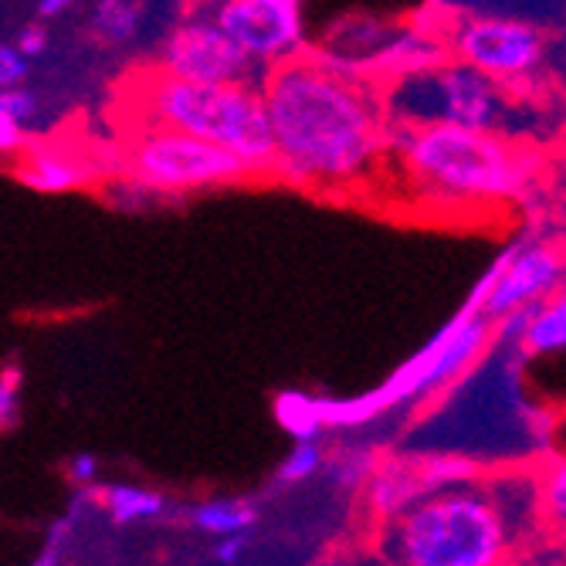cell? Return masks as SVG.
I'll return each mask as SVG.
<instances>
[{
    "label": "cell",
    "mask_w": 566,
    "mask_h": 566,
    "mask_svg": "<svg viewBox=\"0 0 566 566\" xmlns=\"http://www.w3.org/2000/svg\"><path fill=\"white\" fill-rule=\"evenodd\" d=\"M259 88L275 180L316 197H343L380 177L390 157L384 85L295 48L269 62Z\"/></svg>",
    "instance_id": "1"
},
{
    "label": "cell",
    "mask_w": 566,
    "mask_h": 566,
    "mask_svg": "<svg viewBox=\"0 0 566 566\" xmlns=\"http://www.w3.org/2000/svg\"><path fill=\"white\" fill-rule=\"evenodd\" d=\"M536 509L509 502L502 482L485 472L472 482L444 485L384 520L380 556L407 566H499L523 546L520 520Z\"/></svg>",
    "instance_id": "2"
},
{
    "label": "cell",
    "mask_w": 566,
    "mask_h": 566,
    "mask_svg": "<svg viewBox=\"0 0 566 566\" xmlns=\"http://www.w3.org/2000/svg\"><path fill=\"white\" fill-rule=\"evenodd\" d=\"M390 149L410 190L451 211H495L509 200H523L539 170L530 146L512 143L495 129L441 119L390 123Z\"/></svg>",
    "instance_id": "3"
},
{
    "label": "cell",
    "mask_w": 566,
    "mask_h": 566,
    "mask_svg": "<svg viewBox=\"0 0 566 566\" xmlns=\"http://www.w3.org/2000/svg\"><path fill=\"white\" fill-rule=\"evenodd\" d=\"M129 119H149L190 136L211 139L254 174L275 180V149L262 88L254 82H184L160 69L143 72L126 85Z\"/></svg>",
    "instance_id": "4"
},
{
    "label": "cell",
    "mask_w": 566,
    "mask_h": 566,
    "mask_svg": "<svg viewBox=\"0 0 566 566\" xmlns=\"http://www.w3.org/2000/svg\"><path fill=\"white\" fill-rule=\"evenodd\" d=\"M119 164L126 177L157 193L218 190L259 177L231 149L149 119H129Z\"/></svg>",
    "instance_id": "5"
},
{
    "label": "cell",
    "mask_w": 566,
    "mask_h": 566,
    "mask_svg": "<svg viewBox=\"0 0 566 566\" xmlns=\"http://www.w3.org/2000/svg\"><path fill=\"white\" fill-rule=\"evenodd\" d=\"M454 62L492 78L499 88H516L530 82L546 59V34L530 21L489 18V14H458L451 31Z\"/></svg>",
    "instance_id": "6"
},
{
    "label": "cell",
    "mask_w": 566,
    "mask_h": 566,
    "mask_svg": "<svg viewBox=\"0 0 566 566\" xmlns=\"http://www.w3.org/2000/svg\"><path fill=\"white\" fill-rule=\"evenodd\" d=\"M153 69L184 82H254V59L248 51L238 48L211 18L190 11L184 24H177L174 34L164 41Z\"/></svg>",
    "instance_id": "7"
},
{
    "label": "cell",
    "mask_w": 566,
    "mask_h": 566,
    "mask_svg": "<svg viewBox=\"0 0 566 566\" xmlns=\"http://www.w3.org/2000/svg\"><path fill=\"white\" fill-rule=\"evenodd\" d=\"M407 85V92H418L428 98V113L418 123L441 119L472 129H495L499 123L502 88L461 62H434L424 69H410Z\"/></svg>",
    "instance_id": "8"
},
{
    "label": "cell",
    "mask_w": 566,
    "mask_h": 566,
    "mask_svg": "<svg viewBox=\"0 0 566 566\" xmlns=\"http://www.w3.org/2000/svg\"><path fill=\"white\" fill-rule=\"evenodd\" d=\"M190 14L211 18L254 62H275L302 48V11H285L265 0H197Z\"/></svg>",
    "instance_id": "9"
},
{
    "label": "cell",
    "mask_w": 566,
    "mask_h": 566,
    "mask_svg": "<svg viewBox=\"0 0 566 566\" xmlns=\"http://www.w3.org/2000/svg\"><path fill=\"white\" fill-rule=\"evenodd\" d=\"M559 279H563L559 244H533L526 251H512L482 298V313L489 319H499L512 313V308L539 302L543 295L559 289Z\"/></svg>",
    "instance_id": "10"
},
{
    "label": "cell",
    "mask_w": 566,
    "mask_h": 566,
    "mask_svg": "<svg viewBox=\"0 0 566 566\" xmlns=\"http://www.w3.org/2000/svg\"><path fill=\"white\" fill-rule=\"evenodd\" d=\"M14 177L34 190L44 193H62V190H78L92 180V164L78 160L75 153L62 149V146H21L18 149V160H14Z\"/></svg>",
    "instance_id": "11"
},
{
    "label": "cell",
    "mask_w": 566,
    "mask_h": 566,
    "mask_svg": "<svg viewBox=\"0 0 566 566\" xmlns=\"http://www.w3.org/2000/svg\"><path fill=\"white\" fill-rule=\"evenodd\" d=\"M563 346H566V298L559 289H553V295H543L539 305H533L523 333V353L546 356V353H559Z\"/></svg>",
    "instance_id": "12"
},
{
    "label": "cell",
    "mask_w": 566,
    "mask_h": 566,
    "mask_svg": "<svg viewBox=\"0 0 566 566\" xmlns=\"http://www.w3.org/2000/svg\"><path fill=\"white\" fill-rule=\"evenodd\" d=\"M95 502L109 512V520L116 526H133V523H149L164 516V495L160 492H149V489H136V485H109V489H98Z\"/></svg>",
    "instance_id": "13"
},
{
    "label": "cell",
    "mask_w": 566,
    "mask_h": 566,
    "mask_svg": "<svg viewBox=\"0 0 566 566\" xmlns=\"http://www.w3.org/2000/svg\"><path fill=\"white\" fill-rule=\"evenodd\" d=\"M146 18V0H98L92 14V34L106 44L133 41Z\"/></svg>",
    "instance_id": "14"
},
{
    "label": "cell",
    "mask_w": 566,
    "mask_h": 566,
    "mask_svg": "<svg viewBox=\"0 0 566 566\" xmlns=\"http://www.w3.org/2000/svg\"><path fill=\"white\" fill-rule=\"evenodd\" d=\"M259 520V509L251 502L238 499H214V502H200L193 509V526L211 533V536H228V533H248Z\"/></svg>",
    "instance_id": "15"
},
{
    "label": "cell",
    "mask_w": 566,
    "mask_h": 566,
    "mask_svg": "<svg viewBox=\"0 0 566 566\" xmlns=\"http://www.w3.org/2000/svg\"><path fill=\"white\" fill-rule=\"evenodd\" d=\"M275 418L282 431H289L295 441H316L323 424V403L316 397H305L298 390H285L275 400Z\"/></svg>",
    "instance_id": "16"
},
{
    "label": "cell",
    "mask_w": 566,
    "mask_h": 566,
    "mask_svg": "<svg viewBox=\"0 0 566 566\" xmlns=\"http://www.w3.org/2000/svg\"><path fill=\"white\" fill-rule=\"evenodd\" d=\"M536 512L546 526L563 530V520H566V469H563V461H553V469H546V475L536 489Z\"/></svg>",
    "instance_id": "17"
},
{
    "label": "cell",
    "mask_w": 566,
    "mask_h": 566,
    "mask_svg": "<svg viewBox=\"0 0 566 566\" xmlns=\"http://www.w3.org/2000/svg\"><path fill=\"white\" fill-rule=\"evenodd\" d=\"M323 458H326V451H323L316 441H298V444L292 448V454L282 461L279 479H282L285 485L305 482L308 475H316V472L323 469Z\"/></svg>",
    "instance_id": "18"
},
{
    "label": "cell",
    "mask_w": 566,
    "mask_h": 566,
    "mask_svg": "<svg viewBox=\"0 0 566 566\" xmlns=\"http://www.w3.org/2000/svg\"><path fill=\"white\" fill-rule=\"evenodd\" d=\"M21 418V370L4 367L0 370V434L18 428Z\"/></svg>",
    "instance_id": "19"
},
{
    "label": "cell",
    "mask_w": 566,
    "mask_h": 566,
    "mask_svg": "<svg viewBox=\"0 0 566 566\" xmlns=\"http://www.w3.org/2000/svg\"><path fill=\"white\" fill-rule=\"evenodd\" d=\"M28 78V59L14 44H0V88H14Z\"/></svg>",
    "instance_id": "20"
},
{
    "label": "cell",
    "mask_w": 566,
    "mask_h": 566,
    "mask_svg": "<svg viewBox=\"0 0 566 566\" xmlns=\"http://www.w3.org/2000/svg\"><path fill=\"white\" fill-rule=\"evenodd\" d=\"M374 469H377V465L370 461V454L353 451V454H346L343 461H336V479H339L343 485H364V482L370 479Z\"/></svg>",
    "instance_id": "21"
},
{
    "label": "cell",
    "mask_w": 566,
    "mask_h": 566,
    "mask_svg": "<svg viewBox=\"0 0 566 566\" xmlns=\"http://www.w3.org/2000/svg\"><path fill=\"white\" fill-rule=\"evenodd\" d=\"M21 146H24L21 123H14L11 116L0 113V157H8V153H18Z\"/></svg>",
    "instance_id": "22"
},
{
    "label": "cell",
    "mask_w": 566,
    "mask_h": 566,
    "mask_svg": "<svg viewBox=\"0 0 566 566\" xmlns=\"http://www.w3.org/2000/svg\"><path fill=\"white\" fill-rule=\"evenodd\" d=\"M24 59H34V55H41V51L48 48V31L44 28H38V24H31V28H24L21 31V38H18V44H14Z\"/></svg>",
    "instance_id": "23"
},
{
    "label": "cell",
    "mask_w": 566,
    "mask_h": 566,
    "mask_svg": "<svg viewBox=\"0 0 566 566\" xmlns=\"http://www.w3.org/2000/svg\"><path fill=\"white\" fill-rule=\"evenodd\" d=\"M218 539H221V543H218V549H214V559H218V563H238L241 553H244V546H248L244 533H228V536H218Z\"/></svg>",
    "instance_id": "24"
},
{
    "label": "cell",
    "mask_w": 566,
    "mask_h": 566,
    "mask_svg": "<svg viewBox=\"0 0 566 566\" xmlns=\"http://www.w3.org/2000/svg\"><path fill=\"white\" fill-rule=\"evenodd\" d=\"M95 472H98L95 454H78V458H72V465H69V479L75 485H92L95 482Z\"/></svg>",
    "instance_id": "25"
},
{
    "label": "cell",
    "mask_w": 566,
    "mask_h": 566,
    "mask_svg": "<svg viewBox=\"0 0 566 566\" xmlns=\"http://www.w3.org/2000/svg\"><path fill=\"white\" fill-rule=\"evenodd\" d=\"M72 4H75V0H41V8H38V14H41V18H55V14L69 11Z\"/></svg>",
    "instance_id": "26"
},
{
    "label": "cell",
    "mask_w": 566,
    "mask_h": 566,
    "mask_svg": "<svg viewBox=\"0 0 566 566\" xmlns=\"http://www.w3.org/2000/svg\"><path fill=\"white\" fill-rule=\"evenodd\" d=\"M265 4L285 8V11H302V0H265Z\"/></svg>",
    "instance_id": "27"
}]
</instances>
